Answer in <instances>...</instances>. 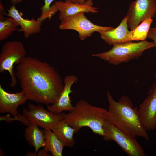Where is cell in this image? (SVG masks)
Listing matches in <instances>:
<instances>
[{
  "instance_id": "obj_1",
  "label": "cell",
  "mask_w": 156,
  "mask_h": 156,
  "mask_svg": "<svg viewBox=\"0 0 156 156\" xmlns=\"http://www.w3.org/2000/svg\"><path fill=\"white\" fill-rule=\"evenodd\" d=\"M16 75L28 100L47 105L53 104L62 92L63 80L53 66L26 56L16 68Z\"/></svg>"
},
{
  "instance_id": "obj_2",
  "label": "cell",
  "mask_w": 156,
  "mask_h": 156,
  "mask_svg": "<svg viewBox=\"0 0 156 156\" xmlns=\"http://www.w3.org/2000/svg\"><path fill=\"white\" fill-rule=\"evenodd\" d=\"M107 98L109 105L107 120L129 136L141 137L148 140V135L142 125L138 108L133 107L129 97L124 95L116 101L108 91Z\"/></svg>"
},
{
  "instance_id": "obj_3",
  "label": "cell",
  "mask_w": 156,
  "mask_h": 156,
  "mask_svg": "<svg viewBox=\"0 0 156 156\" xmlns=\"http://www.w3.org/2000/svg\"><path fill=\"white\" fill-rule=\"evenodd\" d=\"M107 111L81 99L77 102L72 110L65 114L62 120L75 129V133L82 127H87L104 138L105 134L103 127L107 120Z\"/></svg>"
},
{
  "instance_id": "obj_4",
  "label": "cell",
  "mask_w": 156,
  "mask_h": 156,
  "mask_svg": "<svg viewBox=\"0 0 156 156\" xmlns=\"http://www.w3.org/2000/svg\"><path fill=\"white\" fill-rule=\"evenodd\" d=\"M155 47L153 42L146 40L137 42H127L113 45L109 50L93 54L92 57H98L114 65L139 59L146 50Z\"/></svg>"
},
{
  "instance_id": "obj_5",
  "label": "cell",
  "mask_w": 156,
  "mask_h": 156,
  "mask_svg": "<svg viewBox=\"0 0 156 156\" xmlns=\"http://www.w3.org/2000/svg\"><path fill=\"white\" fill-rule=\"evenodd\" d=\"M26 51L23 44L13 40L5 42L3 45L0 53V72L8 71L11 77L10 86L14 88L17 82L16 73L14 70V64H18L26 56Z\"/></svg>"
},
{
  "instance_id": "obj_6",
  "label": "cell",
  "mask_w": 156,
  "mask_h": 156,
  "mask_svg": "<svg viewBox=\"0 0 156 156\" xmlns=\"http://www.w3.org/2000/svg\"><path fill=\"white\" fill-rule=\"evenodd\" d=\"M106 141L115 142L129 156H145L144 151L135 138L129 136L107 120L103 125Z\"/></svg>"
},
{
  "instance_id": "obj_7",
  "label": "cell",
  "mask_w": 156,
  "mask_h": 156,
  "mask_svg": "<svg viewBox=\"0 0 156 156\" xmlns=\"http://www.w3.org/2000/svg\"><path fill=\"white\" fill-rule=\"evenodd\" d=\"M85 13H79L60 21L59 29L75 30L78 33L80 39L84 40L95 32L105 31L114 28L101 26L93 23L87 18Z\"/></svg>"
},
{
  "instance_id": "obj_8",
  "label": "cell",
  "mask_w": 156,
  "mask_h": 156,
  "mask_svg": "<svg viewBox=\"0 0 156 156\" xmlns=\"http://www.w3.org/2000/svg\"><path fill=\"white\" fill-rule=\"evenodd\" d=\"M22 114L31 123L44 129H50L60 121L62 120L65 113L56 114L45 109L40 105L30 103L27 108H23Z\"/></svg>"
},
{
  "instance_id": "obj_9",
  "label": "cell",
  "mask_w": 156,
  "mask_h": 156,
  "mask_svg": "<svg viewBox=\"0 0 156 156\" xmlns=\"http://www.w3.org/2000/svg\"><path fill=\"white\" fill-rule=\"evenodd\" d=\"M156 15V0H135L129 4L126 16L128 28L131 31L147 18Z\"/></svg>"
},
{
  "instance_id": "obj_10",
  "label": "cell",
  "mask_w": 156,
  "mask_h": 156,
  "mask_svg": "<svg viewBox=\"0 0 156 156\" xmlns=\"http://www.w3.org/2000/svg\"><path fill=\"white\" fill-rule=\"evenodd\" d=\"M28 100V98L22 91L10 93L0 84V113H10L14 116L12 120L19 121L27 126L31 123L23 114L18 113L17 109L20 105L24 104Z\"/></svg>"
},
{
  "instance_id": "obj_11",
  "label": "cell",
  "mask_w": 156,
  "mask_h": 156,
  "mask_svg": "<svg viewBox=\"0 0 156 156\" xmlns=\"http://www.w3.org/2000/svg\"><path fill=\"white\" fill-rule=\"evenodd\" d=\"M148 94L138 109L142 125L146 131L156 128V81L150 88Z\"/></svg>"
},
{
  "instance_id": "obj_12",
  "label": "cell",
  "mask_w": 156,
  "mask_h": 156,
  "mask_svg": "<svg viewBox=\"0 0 156 156\" xmlns=\"http://www.w3.org/2000/svg\"><path fill=\"white\" fill-rule=\"evenodd\" d=\"M63 89L54 103L47 105L48 110L56 114H60L63 111L69 112L73 109V106L70 95L73 92L72 85L78 81L77 77L75 75H68L64 78Z\"/></svg>"
},
{
  "instance_id": "obj_13",
  "label": "cell",
  "mask_w": 156,
  "mask_h": 156,
  "mask_svg": "<svg viewBox=\"0 0 156 156\" xmlns=\"http://www.w3.org/2000/svg\"><path fill=\"white\" fill-rule=\"evenodd\" d=\"M55 4L60 12L59 19L60 21L79 13H92L99 12L98 8L93 6L92 0H87L83 4L72 3L66 0L64 1H57Z\"/></svg>"
},
{
  "instance_id": "obj_14",
  "label": "cell",
  "mask_w": 156,
  "mask_h": 156,
  "mask_svg": "<svg viewBox=\"0 0 156 156\" xmlns=\"http://www.w3.org/2000/svg\"><path fill=\"white\" fill-rule=\"evenodd\" d=\"M7 11L6 16L14 18L17 22L20 27L18 31L23 32L25 38L41 31L42 22L34 18L30 20L24 18L22 13L19 12L15 5L10 6Z\"/></svg>"
},
{
  "instance_id": "obj_15",
  "label": "cell",
  "mask_w": 156,
  "mask_h": 156,
  "mask_svg": "<svg viewBox=\"0 0 156 156\" xmlns=\"http://www.w3.org/2000/svg\"><path fill=\"white\" fill-rule=\"evenodd\" d=\"M127 19L126 15L117 27L99 33L101 38L108 44L113 45L132 41Z\"/></svg>"
},
{
  "instance_id": "obj_16",
  "label": "cell",
  "mask_w": 156,
  "mask_h": 156,
  "mask_svg": "<svg viewBox=\"0 0 156 156\" xmlns=\"http://www.w3.org/2000/svg\"><path fill=\"white\" fill-rule=\"evenodd\" d=\"M24 135L29 144L34 148V155L45 145V136L43 130L40 129L39 126L33 123H30L25 130Z\"/></svg>"
},
{
  "instance_id": "obj_17",
  "label": "cell",
  "mask_w": 156,
  "mask_h": 156,
  "mask_svg": "<svg viewBox=\"0 0 156 156\" xmlns=\"http://www.w3.org/2000/svg\"><path fill=\"white\" fill-rule=\"evenodd\" d=\"M65 146L72 147L75 142L73 135L75 130L62 120L59 121L51 129Z\"/></svg>"
},
{
  "instance_id": "obj_18",
  "label": "cell",
  "mask_w": 156,
  "mask_h": 156,
  "mask_svg": "<svg viewBox=\"0 0 156 156\" xmlns=\"http://www.w3.org/2000/svg\"><path fill=\"white\" fill-rule=\"evenodd\" d=\"M45 136V145L44 149L50 152L53 156H62L63 144L50 129H43Z\"/></svg>"
},
{
  "instance_id": "obj_19",
  "label": "cell",
  "mask_w": 156,
  "mask_h": 156,
  "mask_svg": "<svg viewBox=\"0 0 156 156\" xmlns=\"http://www.w3.org/2000/svg\"><path fill=\"white\" fill-rule=\"evenodd\" d=\"M4 15H0V41L8 38L15 31L18 30L19 26L17 22L13 18L9 17L5 18Z\"/></svg>"
},
{
  "instance_id": "obj_20",
  "label": "cell",
  "mask_w": 156,
  "mask_h": 156,
  "mask_svg": "<svg viewBox=\"0 0 156 156\" xmlns=\"http://www.w3.org/2000/svg\"><path fill=\"white\" fill-rule=\"evenodd\" d=\"M153 21V18H147L142 21L134 29L130 31L132 41H143L146 40Z\"/></svg>"
},
{
  "instance_id": "obj_21",
  "label": "cell",
  "mask_w": 156,
  "mask_h": 156,
  "mask_svg": "<svg viewBox=\"0 0 156 156\" xmlns=\"http://www.w3.org/2000/svg\"><path fill=\"white\" fill-rule=\"evenodd\" d=\"M54 0H44V5L40 8L41 13L40 16L37 19L38 20L42 23L47 19L51 20L52 16L58 11L55 3L51 6Z\"/></svg>"
},
{
  "instance_id": "obj_22",
  "label": "cell",
  "mask_w": 156,
  "mask_h": 156,
  "mask_svg": "<svg viewBox=\"0 0 156 156\" xmlns=\"http://www.w3.org/2000/svg\"><path fill=\"white\" fill-rule=\"evenodd\" d=\"M147 38L151 39L153 40V42L155 47L156 53V27H150L147 35Z\"/></svg>"
},
{
  "instance_id": "obj_23",
  "label": "cell",
  "mask_w": 156,
  "mask_h": 156,
  "mask_svg": "<svg viewBox=\"0 0 156 156\" xmlns=\"http://www.w3.org/2000/svg\"><path fill=\"white\" fill-rule=\"evenodd\" d=\"M48 152L46 151L44 148L38 150L37 152L36 155L38 156H51Z\"/></svg>"
},
{
  "instance_id": "obj_24",
  "label": "cell",
  "mask_w": 156,
  "mask_h": 156,
  "mask_svg": "<svg viewBox=\"0 0 156 156\" xmlns=\"http://www.w3.org/2000/svg\"><path fill=\"white\" fill-rule=\"evenodd\" d=\"M69 2L72 3H76L80 4H83L86 0H66Z\"/></svg>"
},
{
  "instance_id": "obj_25",
  "label": "cell",
  "mask_w": 156,
  "mask_h": 156,
  "mask_svg": "<svg viewBox=\"0 0 156 156\" xmlns=\"http://www.w3.org/2000/svg\"><path fill=\"white\" fill-rule=\"evenodd\" d=\"M23 0H11L10 2L12 5H15L17 4L22 1Z\"/></svg>"
},
{
  "instance_id": "obj_26",
  "label": "cell",
  "mask_w": 156,
  "mask_h": 156,
  "mask_svg": "<svg viewBox=\"0 0 156 156\" xmlns=\"http://www.w3.org/2000/svg\"><path fill=\"white\" fill-rule=\"evenodd\" d=\"M155 77H156V73L155 74Z\"/></svg>"
}]
</instances>
